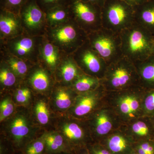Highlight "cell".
I'll list each match as a JSON object with an SVG mask.
<instances>
[{
	"label": "cell",
	"mask_w": 154,
	"mask_h": 154,
	"mask_svg": "<svg viewBox=\"0 0 154 154\" xmlns=\"http://www.w3.org/2000/svg\"><path fill=\"white\" fill-rule=\"evenodd\" d=\"M0 124V136L17 152L22 151L28 144L45 131L35 120L29 106H17L14 114Z\"/></svg>",
	"instance_id": "6da1fadb"
},
{
	"label": "cell",
	"mask_w": 154,
	"mask_h": 154,
	"mask_svg": "<svg viewBox=\"0 0 154 154\" xmlns=\"http://www.w3.org/2000/svg\"><path fill=\"white\" fill-rule=\"evenodd\" d=\"M45 36L61 52L72 55L85 44L88 34L72 19L52 27H48Z\"/></svg>",
	"instance_id": "7a4b0ae2"
},
{
	"label": "cell",
	"mask_w": 154,
	"mask_h": 154,
	"mask_svg": "<svg viewBox=\"0 0 154 154\" xmlns=\"http://www.w3.org/2000/svg\"><path fill=\"white\" fill-rule=\"evenodd\" d=\"M151 35L135 22L120 33L123 56L134 63L152 55L153 38Z\"/></svg>",
	"instance_id": "3957f363"
},
{
	"label": "cell",
	"mask_w": 154,
	"mask_h": 154,
	"mask_svg": "<svg viewBox=\"0 0 154 154\" xmlns=\"http://www.w3.org/2000/svg\"><path fill=\"white\" fill-rule=\"evenodd\" d=\"M88 40L108 66L123 56L120 33L102 28L88 34Z\"/></svg>",
	"instance_id": "277c9868"
},
{
	"label": "cell",
	"mask_w": 154,
	"mask_h": 154,
	"mask_svg": "<svg viewBox=\"0 0 154 154\" xmlns=\"http://www.w3.org/2000/svg\"><path fill=\"white\" fill-rule=\"evenodd\" d=\"M77 120L67 114H58L56 115L53 125V129L62 135L74 152L92 144L85 130Z\"/></svg>",
	"instance_id": "5b68a950"
},
{
	"label": "cell",
	"mask_w": 154,
	"mask_h": 154,
	"mask_svg": "<svg viewBox=\"0 0 154 154\" xmlns=\"http://www.w3.org/2000/svg\"><path fill=\"white\" fill-rule=\"evenodd\" d=\"M122 2L114 1L102 12V28L120 33L135 22L134 11Z\"/></svg>",
	"instance_id": "8992f818"
},
{
	"label": "cell",
	"mask_w": 154,
	"mask_h": 154,
	"mask_svg": "<svg viewBox=\"0 0 154 154\" xmlns=\"http://www.w3.org/2000/svg\"><path fill=\"white\" fill-rule=\"evenodd\" d=\"M44 36H31L24 32L7 40L6 47L9 54L36 65L39 60L40 48Z\"/></svg>",
	"instance_id": "52a82bcc"
},
{
	"label": "cell",
	"mask_w": 154,
	"mask_h": 154,
	"mask_svg": "<svg viewBox=\"0 0 154 154\" xmlns=\"http://www.w3.org/2000/svg\"><path fill=\"white\" fill-rule=\"evenodd\" d=\"M69 7L72 19L88 34L102 28V12L96 5L83 0H71Z\"/></svg>",
	"instance_id": "ba28073f"
},
{
	"label": "cell",
	"mask_w": 154,
	"mask_h": 154,
	"mask_svg": "<svg viewBox=\"0 0 154 154\" xmlns=\"http://www.w3.org/2000/svg\"><path fill=\"white\" fill-rule=\"evenodd\" d=\"M72 55L84 73L100 80L105 75L108 65L98 53L93 49L88 39Z\"/></svg>",
	"instance_id": "9c48e42d"
},
{
	"label": "cell",
	"mask_w": 154,
	"mask_h": 154,
	"mask_svg": "<svg viewBox=\"0 0 154 154\" xmlns=\"http://www.w3.org/2000/svg\"><path fill=\"white\" fill-rule=\"evenodd\" d=\"M24 32L31 36H43L47 28L45 13L36 0H28L19 14Z\"/></svg>",
	"instance_id": "30bf717a"
},
{
	"label": "cell",
	"mask_w": 154,
	"mask_h": 154,
	"mask_svg": "<svg viewBox=\"0 0 154 154\" xmlns=\"http://www.w3.org/2000/svg\"><path fill=\"white\" fill-rule=\"evenodd\" d=\"M107 85L111 88H120L133 82L135 76H139L134 63L123 56L109 65L104 76Z\"/></svg>",
	"instance_id": "8fae6325"
},
{
	"label": "cell",
	"mask_w": 154,
	"mask_h": 154,
	"mask_svg": "<svg viewBox=\"0 0 154 154\" xmlns=\"http://www.w3.org/2000/svg\"><path fill=\"white\" fill-rule=\"evenodd\" d=\"M26 79L27 80L25 82V83L34 94L48 97L56 83L53 74L42 66L33 67Z\"/></svg>",
	"instance_id": "7c38bea8"
},
{
	"label": "cell",
	"mask_w": 154,
	"mask_h": 154,
	"mask_svg": "<svg viewBox=\"0 0 154 154\" xmlns=\"http://www.w3.org/2000/svg\"><path fill=\"white\" fill-rule=\"evenodd\" d=\"M78 94L70 87L56 82L49 96L51 109L56 115L65 114L72 107Z\"/></svg>",
	"instance_id": "4fadbf2b"
},
{
	"label": "cell",
	"mask_w": 154,
	"mask_h": 154,
	"mask_svg": "<svg viewBox=\"0 0 154 154\" xmlns=\"http://www.w3.org/2000/svg\"><path fill=\"white\" fill-rule=\"evenodd\" d=\"M29 107L35 120L42 128L45 131L53 129L56 114L51 107L48 96L34 94Z\"/></svg>",
	"instance_id": "5bb4252c"
},
{
	"label": "cell",
	"mask_w": 154,
	"mask_h": 154,
	"mask_svg": "<svg viewBox=\"0 0 154 154\" xmlns=\"http://www.w3.org/2000/svg\"><path fill=\"white\" fill-rule=\"evenodd\" d=\"M84 73L80 69L72 56L61 60L54 75L56 82L63 85L70 87L81 75Z\"/></svg>",
	"instance_id": "9a60e30c"
},
{
	"label": "cell",
	"mask_w": 154,
	"mask_h": 154,
	"mask_svg": "<svg viewBox=\"0 0 154 154\" xmlns=\"http://www.w3.org/2000/svg\"><path fill=\"white\" fill-rule=\"evenodd\" d=\"M19 15L1 9L0 15L1 38L5 41L24 33Z\"/></svg>",
	"instance_id": "2e32d148"
},
{
	"label": "cell",
	"mask_w": 154,
	"mask_h": 154,
	"mask_svg": "<svg viewBox=\"0 0 154 154\" xmlns=\"http://www.w3.org/2000/svg\"><path fill=\"white\" fill-rule=\"evenodd\" d=\"M96 93L94 90L78 94L73 105L65 114L78 119L90 114L97 104L98 97Z\"/></svg>",
	"instance_id": "e0dca14e"
},
{
	"label": "cell",
	"mask_w": 154,
	"mask_h": 154,
	"mask_svg": "<svg viewBox=\"0 0 154 154\" xmlns=\"http://www.w3.org/2000/svg\"><path fill=\"white\" fill-rule=\"evenodd\" d=\"M45 152L44 154L67 152L74 153L68 142L62 135L53 129L45 131Z\"/></svg>",
	"instance_id": "ac0fdd59"
},
{
	"label": "cell",
	"mask_w": 154,
	"mask_h": 154,
	"mask_svg": "<svg viewBox=\"0 0 154 154\" xmlns=\"http://www.w3.org/2000/svg\"><path fill=\"white\" fill-rule=\"evenodd\" d=\"M60 51L56 46L48 41L44 36L40 46L39 60V59H41L44 64L43 66L49 70L53 74L61 61Z\"/></svg>",
	"instance_id": "d6986e66"
},
{
	"label": "cell",
	"mask_w": 154,
	"mask_h": 154,
	"mask_svg": "<svg viewBox=\"0 0 154 154\" xmlns=\"http://www.w3.org/2000/svg\"><path fill=\"white\" fill-rule=\"evenodd\" d=\"M9 67L5 62L2 63L0 69L1 94L11 93L23 82Z\"/></svg>",
	"instance_id": "ffe728a7"
},
{
	"label": "cell",
	"mask_w": 154,
	"mask_h": 154,
	"mask_svg": "<svg viewBox=\"0 0 154 154\" xmlns=\"http://www.w3.org/2000/svg\"><path fill=\"white\" fill-rule=\"evenodd\" d=\"M45 14L47 28L60 25L72 19L69 6L57 7Z\"/></svg>",
	"instance_id": "44dd1931"
},
{
	"label": "cell",
	"mask_w": 154,
	"mask_h": 154,
	"mask_svg": "<svg viewBox=\"0 0 154 154\" xmlns=\"http://www.w3.org/2000/svg\"><path fill=\"white\" fill-rule=\"evenodd\" d=\"M135 22L152 34L154 32V5L145 6L134 11Z\"/></svg>",
	"instance_id": "7402d4cb"
},
{
	"label": "cell",
	"mask_w": 154,
	"mask_h": 154,
	"mask_svg": "<svg viewBox=\"0 0 154 154\" xmlns=\"http://www.w3.org/2000/svg\"><path fill=\"white\" fill-rule=\"evenodd\" d=\"M10 93L17 106H30L34 94L32 89L25 82L20 84Z\"/></svg>",
	"instance_id": "603a6c76"
},
{
	"label": "cell",
	"mask_w": 154,
	"mask_h": 154,
	"mask_svg": "<svg viewBox=\"0 0 154 154\" xmlns=\"http://www.w3.org/2000/svg\"><path fill=\"white\" fill-rule=\"evenodd\" d=\"M106 148L113 154H131L130 144L125 137L120 135H114L106 141Z\"/></svg>",
	"instance_id": "cb8c5ba5"
},
{
	"label": "cell",
	"mask_w": 154,
	"mask_h": 154,
	"mask_svg": "<svg viewBox=\"0 0 154 154\" xmlns=\"http://www.w3.org/2000/svg\"><path fill=\"white\" fill-rule=\"evenodd\" d=\"M101 80L83 73L73 83L71 88L78 94L94 91L99 87Z\"/></svg>",
	"instance_id": "d4e9b609"
},
{
	"label": "cell",
	"mask_w": 154,
	"mask_h": 154,
	"mask_svg": "<svg viewBox=\"0 0 154 154\" xmlns=\"http://www.w3.org/2000/svg\"><path fill=\"white\" fill-rule=\"evenodd\" d=\"M139 77L144 82H154V56L152 55L142 60L134 62Z\"/></svg>",
	"instance_id": "484cf974"
},
{
	"label": "cell",
	"mask_w": 154,
	"mask_h": 154,
	"mask_svg": "<svg viewBox=\"0 0 154 154\" xmlns=\"http://www.w3.org/2000/svg\"><path fill=\"white\" fill-rule=\"evenodd\" d=\"M5 62L15 74L23 82H25L33 67L29 66L28 62L11 55L8 57Z\"/></svg>",
	"instance_id": "4316f807"
},
{
	"label": "cell",
	"mask_w": 154,
	"mask_h": 154,
	"mask_svg": "<svg viewBox=\"0 0 154 154\" xmlns=\"http://www.w3.org/2000/svg\"><path fill=\"white\" fill-rule=\"evenodd\" d=\"M17 107L11 93L1 94L0 123L13 115Z\"/></svg>",
	"instance_id": "83f0119b"
},
{
	"label": "cell",
	"mask_w": 154,
	"mask_h": 154,
	"mask_svg": "<svg viewBox=\"0 0 154 154\" xmlns=\"http://www.w3.org/2000/svg\"><path fill=\"white\" fill-rule=\"evenodd\" d=\"M94 120L95 132L98 136H103L110 132L112 125L107 116L104 112H100Z\"/></svg>",
	"instance_id": "f1b7e54d"
},
{
	"label": "cell",
	"mask_w": 154,
	"mask_h": 154,
	"mask_svg": "<svg viewBox=\"0 0 154 154\" xmlns=\"http://www.w3.org/2000/svg\"><path fill=\"white\" fill-rule=\"evenodd\" d=\"M44 133L28 144L22 151L23 154H44L45 141Z\"/></svg>",
	"instance_id": "f546056e"
},
{
	"label": "cell",
	"mask_w": 154,
	"mask_h": 154,
	"mask_svg": "<svg viewBox=\"0 0 154 154\" xmlns=\"http://www.w3.org/2000/svg\"><path fill=\"white\" fill-rule=\"evenodd\" d=\"M139 107L137 99L133 96L124 97L120 102V109L121 112L126 115H129L136 112Z\"/></svg>",
	"instance_id": "4dcf8cb0"
},
{
	"label": "cell",
	"mask_w": 154,
	"mask_h": 154,
	"mask_svg": "<svg viewBox=\"0 0 154 154\" xmlns=\"http://www.w3.org/2000/svg\"><path fill=\"white\" fill-rule=\"evenodd\" d=\"M28 0H1L2 10L19 15L22 7Z\"/></svg>",
	"instance_id": "1f68e13d"
},
{
	"label": "cell",
	"mask_w": 154,
	"mask_h": 154,
	"mask_svg": "<svg viewBox=\"0 0 154 154\" xmlns=\"http://www.w3.org/2000/svg\"><path fill=\"white\" fill-rule=\"evenodd\" d=\"M36 2L40 8L45 13L48 11L62 6H68L71 0H36Z\"/></svg>",
	"instance_id": "d6a6232c"
},
{
	"label": "cell",
	"mask_w": 154,
	"mask_h": 154,
	"mask_svg": "<svg viewBox=\"0 0 154 154\" xmlns=\"http://www.w3.org/2000/svg\"><path fill=\"white\" fill-rule=\"evenodd\" d=\"M0 154H14L17 151L5 138L0 136Z\"/></svg>",
	"instance_id": "836d02e7"
},
{
	"label": "cell",
	"mask_w": 154,
	"mask_h": 154,
	"mask_svg": "<svg viewBox=\"0 0 154 154\" xmlns=\"http://www.w3.org/2000/svg\"><path fill=\"white\" fill-rule=\"evenodd\" d=\"M132 128L133 132L139 136H146L148 134V128L143 122L139 121L136 122L133 125Z\"/></svg>",
	"instance_id": "e575fe53"
},
{
	"label": "cell",
	"mask_w": 154,
	"mask_h": 154,
	"mask_svg": "<svg viewBox=\"0 0 154 154\" xmlns=\"http://www.w3.org/2000/svg\"><path fill=\"white\" fill-rule=\"evenodd\" d=\"M91 154H113L104 146L98 144L92 143L87 146Z\"/></svg>",
	"instance_id": "d590c367"
},
{
	"label": "cell",
	"mask_w": 154,
	"mask_h": 154,
	"mask_svg": "<svg viewBox=\"0 0 154 154\" xmlns=\"http://www.w3.org/2000/svg\"><path fill=\"white\" fill-rule=\"evenodd\" d=\"M145 106L146 109L148 111L154 110V92L150 94L146 98L145 101Z\"/></svg>",
	"instance_id": "8d00e7d4"
},
{
	"label": "cell",
	"mask_w": 154,
	"mask_h": 154,
	"mask_svg": "<svg viewBox=\"0 0 154 154\" xmlns=\"http://www.w3.org/2000/svg\"><path fill=\"white\" fill-rule=\"evenodd\" d=\"M75 154H91L87 147L77 149L74 151Z\"/></svg>",
	"instance_id": "74e56055"
},
{
	"label": "cell",
	"mask_w": 154,
	"mask_h": 154,
	"mask_svg": "<svg viewBox=\"0 0 154 154\" xmlns=\"http://www.w3.org/2000/svg\"><path fill=\"white\" fill-rule=\"evenodd\" d=\"M128 3H131V4H133V5H137V4H140V3L142 1L144 0H126Z\"/></svg>",
	"instance_id": "f35d334b"
},
{
	"label": "cell",
	"mask_w": 154,
	"mask_h": 154,
	"mask_svg": "<svg viewBox=\"0 0 154 154\" xmlns=\"http://www.w3.org/2000/svg\"><path fill=\"white\" fill-rule=\"evenodd\" d=\"M83 1L92 3V4H94V5H96V4H98V3L101 0H83Z\"/></svg>",
	"instance_id": "ab89813d"
},
{
	"label": "cell",
	"mask_w": 154,
	"mask_h": 154,
	"mask_svg": "<svg viewBox=\"0 0 154 154\" xmlns=\"http://www.w3.org/2000/svg\"><path fill=\"white\" fill-rule=\"evenodd\" d=\"M152 55H154V38L153 41L152 47Z\"/></svg>",
	"instance_id": "60d3db41"
},
{
	"label": "cell",
	"mask_w": 154,
	"mask_h": 154,
	"mask_svg": "<svg viewBox=\"0 0 154 154\" xmlns=\"http://www.w3.org/2000/svg\"><path fill=\"white\" fill-rule=\"evenodd\" d=\"M51 154H75L73 153L62 152L58 153Z\"/></svg>",
	"instance_id": "b9f144b4"
},
{
	"label": "cell",
	"mask_w": 154,
	"mask_h": 154,
	"mask_svg": "<svg viewBox=\"0 0 154 154\" xmlns=\"http://www.w3.org/2000/svg\"><path fill=\"white\" fill-rule=\"evenodd\" d=\"M14 154H23L21 152H17Z\"/></svg>",
	"instance_id": "7bdbcfd3"
},
{
	"label": "cell",
	"mask_w": 154,
	"mask_h": 154,
	"mask_svg": "<svg viewBox=\"0 0 154 154\" xmlns=\"http://www.w3.org/2000/svg\"><path fill=\"white\" fill-rule=\"evenodd\" d=\"M131 154H138L136 152H132V153Z\"/></svg>",
	"instance_id": "ee69618b"
}]
</instances>
